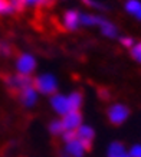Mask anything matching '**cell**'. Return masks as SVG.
<instances>
[{
  "label": "cell",
  "instance_id": "obj_5",
  "mask_svg": "<svg viewBox=\"0 0 141 157\" xmlns=\"http://www.w3.org/2000/svg\"><path fill=\"white\" fill-rule=\"evenodd\" d=\"M62 124H63L65 131H75L82 124V115H81L79 111H70L66 115H63Z\"/></svg>",
  "mask_w": 141,
  "mask_h": 157
},
{
  "label": "cell",
  "instance_id": "obj_10",
  "mask_svg": "<svg viewBox=\"0 0 141 157\" xmlns=\"http://www.w3.org/2000/svg\"><path fill=\"white\" fill-rule=\"evenodd\" d=\"M68 102H69V109L70 111H79L81 105H82V92L81 91H75L68 97Z\"/></svg>",
  "mask_w": 141,
  "mask_h": 157
},
{
  "label": "cell",
  "instance_id": "obj_16",
  "mask_svg": "<svg viewBox=\"0 0 141 157\" xmlns=\"http://www.w3.org/2000/svg\"><path fill=\"white\" fill-rule=\"evenodd\" d=\"M12 13H14V12L10 0H0V16H6V14H12Z\"/></svg>",
  "mask_w": 141,
  "mask_h": 157
},
{
  "label": "cell",
  "instance_id": "obj_20",
  "mask_svg": "<svg viewBox=\"0 0 141 157\" xmlns=\"http://www.w3.org/2000/svg\"><path fill=\"white\" fill-rule=\"evenodd\" d=\"M62 137H63V140H65L66 144H68V143H72V141L78 140V134H76V131H65Z\"/></svg>",
  "mask_w": 141,
  "mask_h": 157
},
{
  "label": "cell",
  "instance_id": "obj_15",
  "mask_svg": "<svg viewBox=\"0 0 141 157\" xmlns=\"http://www.w3.org/2000/svg\"><path fill=\"white\" fill-rule=\"evenodd\" d=\"M49 131H51L53 136H59V134H62L63 131H65L62 121H59V120H53V121L49 124Z\"/></svg>",
  "mask_w": 141,
  "mask_h": 157
},
{
  "label": "cell",
  "instance_id": "obj_19",
  "mask_svg": "<svg viewBox=\"0 0 141 157\" xmlns=\"http://www.w3.org/2000/svg\"><path fill=\"white\" fill-rule=\"evenodd\" d=\"M131 56L135 59V61L141 62V42L137 43L135 46H132L131 48Z\"/></svg>",
  "mask_w": 141,
  "mask_h": 157
},
{
  "label": "cell",
  "instance_id": "obj_1",
  "mask_svg": "<svg viewBox=\"0 0 141 157\" xmlns=\"http://www.w3.org/2000/svg\"><path fill=\"white\" fill-rule=\"evenodd\" d=\"M5 81L6 86H7V91L12 92V95L17 97L28 86L33 85V79L28 75H20V74H6L2 78Z\"/></svg>",
  "mask_w": 141,
  "mask_h": 157
},
{
  "label": "cell",
  "instance_id": "obj_3",
  "mask_svg": "<svg viewBox=\"0 0 141 157\" xmlns=\"http://www.w3.org/2000/svg\"><path fill=\"white\" fill-rule=\"evenodd\" d=\"M36 69V59L30 53H20L16 58V71L20 75L30 76L33 71Z\"/></svg>",
  "mask_w": 141,
  "mask_h": 157
},
{
  "label": "cell",
  "instance_id": "obj_7",
  "mask_svg": "<svg viewBox=\"0 0 141 157\" xmlns=\"http://www.w3.org/2000/svg\"><path fill=\"white\" fill-rule=\"evenodd\" d=\"M19 100L20 102H22V105L23 107H26V108H30V107H33V105L36 104V101H38V92H36V90L32 86H28V88H25L22 92H20L19 95Z\"/></svg>",
  "mask_w": 141,
  "mask_h": 157
},
{
  "label": "cell",
  "instance_id": "obj_11",
  "mask_svg": "<svg viewBox=\"0 0 141 157\" xmlns=\"http://www.w3.org/2000/svg\"><path fill=\"white\" fill-rule=\"evenodd\" d=\"M125 154L127 153H125L124 144L118 143V141H114L108 148V157H124Z\"/></svg>",
  "mask_w": 141,
  "mask_h": 157
},
{
  "label": "cell",
  "instance_id": "obj_4",
  "mask_svg": "<svg viewBox=\"0 0 141 157\" xmlns=\"http://www.w3.org/2000/svg\"><path fill=\"white\" fill-rule=\"evenodd\" d=\"M130 115V109L122 104H114L108 108V120L112 125H121Z\"/></svg>",
  "mask_w": 141,
  "mask_h": 157
},
{
  "label": "cell",
  "instance_id": "obj_14",
  "mask_svg": "<svg viewBox=\"0 0 141 157\" xmlns=\"http://www.w3.org/2000/svg\"><path fill=\"white\" fill-rule=\"evenodd\" d=\"M104 22V17L94 16V14H81V23L85 26H92V25H101Z\"/></svg>",
  "mask_w": 141,
  "mask_h": 157
},
{
  "label": "cell",
  "instance_id": "obj_21",
  "mask_svg": "<svg viewBox=\"0 0 141 157\" xmlns=\"http://www.w3.org/2000/svg\"><path fill=\"white\" fill-rule=\"evenodd\" d=\"M79 143L84 147L85 151H91L92 150V141H90V140H79Z\"/></svg>",
  "mask_w": 141,
  "mask_h": 157
},
{
  "label": "cell",
  "instance_id": "obj_23",
  "mask_svg": "<svg viewBox=\"0 0 141 157\" xmlns=\"http://www.w3.org/2000/svg\"><path fill=\"white\" fill-rule=\"evenodd\" d=\"M120 42H121L124 46H127V48H131L132 43H134V40H132V38H121V39H120Z\"/></svg>",
  "mask_w": 141,
  "mask_h": 157
},
{
  "label": "cell",
  "instance_id": "obj_13",
  "mask_svg": "<svg viewBox=\"0 0 141 157\" xmlns=\"http://www.w3.org/2000/svg\"><path fill=\"white\" fill-rule=\"evenodd\" d=\"M101 32H102V35H105V36H108V38H115L117 36V28L114 26L111 22H108V20L104 19V22L101 25Z\"/></svg>",
  "mask_w": 141,
  "mask_h": 157
},
{
  "label": "cell",
  "instance_id": "obj_17",
  "mask_svg": "<svg viewBox=\"0 0 141 157\" xmlns=\"http://www.w3.org/2000/svg\"><path fill=\"white\" fill-rule=\"evenodd\" d=\"M125 9H127L128 13L135 14L137 12L141 9V3L138 0H128L127 3H125Z\"/></svg>",
  "mask_w": 141,
  "mask_h": 157
},
{
  "label": "cell",
  "instance_id": "obj_25",
  "mask_svg": "<svg viewBox=\"0 0 141 157\" xmlns=\"http://www.w3.org/2000/svg\"><path fill=\"white\" fill-rule=\"evenodd\" d=\"M135 17H137V19H138V20H141V9H140V10H138V12H137V13H135Z\"/></svg>",
  "mask_w": 141,
  "mask_h": 157
},
{
  "label": "cell",
  "instance_id": "obj_22",
  "mask_svg": "<svg viewBox=\"0 0 141 157\" xmlns=\"http://www.w3.org/2000/svg\"><path fill=\"white\" fill-rule=\"evenodd\" d=\"M130 156L131 157H141V146H134L130 151Z\"/></svg>",
  "mask_w": 141,
  "mask_h": 157
},
{
  "label": "cell",
  "instance_id": "obj_12",
  "mask_svg": "<svg viewBox=\"0 0 141 157\" xmlns=\"http://www.w3.org/2000/svg\"><path fill=\"white\" fill-rule=\"evenodd\" d=\"M76 134H78V140H90V141H92V138L95 137L94 130L91 128L90 125H81L78 131H76Z\"/></svg>",
  "mask_w": 141,
  "mask_h": 157
},
{
  "label": "cell",
  "instance_id": "obj_24",
  "mask_svg": "<svg viewBox=\"0 0 141 157\" xmlns=\"http://www.w3.org/2000/svg\"><path fill=\"white\" fill-rule=\"evenodd\" d=\"M99 97L102 98V100H108L109 98V94L107 90H99Z\"/></svg>",
  "mask_w": 141,
  "mask_h": 157
},
{
  "label": "cell",
  "instance_id": "obj_18",
  "mask_svg": "<svg viewBox=\"0 0 141 157\" xmlns=\"http://www.w3.org/2000/svg\"><path fill=\"white\" fill-rule=\"evenodd\" d=\"M12 53H13V46L9 42H0V55L10 56Z\"/></svg>",
  "mask_w": 141,
  "mask_h": 157
},
{
  "label": "cell",
  "instance_id": "obj_9",
  "mask_svg": "<svg viewBox=\"0 0 141 157\" xmlns=\"http://www.w3.org/2000/svg\"><path fill=\"white\" fill-rule=\"evenodd\" d=\"M84 147L81 146L79 140H75L72 143H68L66 144V154L70 157H84Z\"/></svg>",
  "mask_w": 141,
  "mask_h": 157
},
{
  "label": "cell",
  "instance_id": "obj_2",
  "mask_svg": "<svg viewBox=\"0 0 141 157\" xmlns=\"http://www.w3.org/2000/svg\"><path fill=\"white\" fill-rule=\"evenodd\" d=\"M33 88L36 90V92H40V94H53L58 90V82L55 79L53 75H49V74H43V75H39L33 79Z\"/></svg>",
  "mask_w": 141,
  "mask_h": 157
},
{
  "label": "cell",
  "instance_id": "obj_8",
  "mask_svg": "<svg viewBox=\"0 0 141 157\" xmlns=\"http://www.w3.org/2000/svg\"><path fill=\"white\" fill-rule=\"evenodd\" d=\"M63 23L66 29L69 30H76L81 23V13L78 10H68L63 14Z\"/></svg>",
  "mask_w": 141,
  "mask_h": 157
},
{
  "label": "cell",
  "instance_id": "obj_26",
  "mask_svg": "<svg viewBox=\"0 0 141 157\" xmlns=\"http://www.w3.org/2000/svg\"><path fill=\"white\" fill-rule=\"evenodd\" d=\"M124 157H131V156H130V154H125V156H124Z\"/></svg>",
  "mask_w": 141,
  "mask_h": 157
},
{
  "label": "cell",
  "instance_id": "obj_6",
  "mask_svg": "<svg viewBox=\"0 0 141 157\" xmlns=\"http://www.w3.org/2000/svg\"><path fill=\"white\" fill-rule=\"evenodd\" d=\"M51 105L53 107V109L62 115H66L68 113H70L69 109V102H68V97H63L61 94H55L51 98Z\"/></svg>",
  "mask_w": 141,
  "mask_h": 157
}]
</instances>
